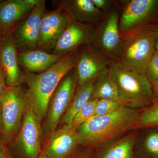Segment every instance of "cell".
<instances>
[{
	"label": "cell",
	"instance_id": "6da1fadb",
	"mask_svg": "<svg viewBox=\"0 0 158 158\" xmlns=\"http://www.w3.org/2000/svg\"><path fill=\"white\" fill-rule=\"evenodd\" d=\"M140 111L123 106L112 114L93 116L77 130L79 147L94 151L135 129Z\"/></svg>",
	"mask_w": 158,
	"mask_h": 158
},
{
	"label": "cell",
	"instance_id": "7a4b0ae2",
	"mask_svg": "<svg viewBox=\"0 0 158 158\" xmlns=\"http://www.w3.org/2000/svg\"><path fill=\"white\" fill-rule=\"evenodd\" d=\"M77 50L65 55L55 65L41 73L23 71L25 83L28 86L26 94L29 104L41 123L47 116L50 99L55 89L65 75L76 65Z\"/></svg>",
	"mask_w": 158,
	"mask_h": 158
},
{
	"label": "cell",
	"instance_id": "3957f363",
	"mask_svg": "<svg viewBox=\"0 0 158 158\" xmlns=\"http://www.w3.org/2000/svg\"><path fill=\"white\" fill-rule=\"evenodd\" d=\"M109 74L116 83L123 104L135 110H141L154 102L152 84L146 75L138 73L113 62Z\"/></svg>",
	"mask_w": 158,
	"mask_h": 158
},
{
	"label": "cell",
	"instance_id": "277c9868",
	"mask_svg": "<svg viewBox=\"0 0 158 158\" xmlns=\"http://www.w3.org/2000/svg\"><path fill=\"white\" fill-rule=\"evenodd\" d=\"M119 2L118 28L123 38L158 26V0H125Z\"/></svg>",
	"mask_w": 158,
	"mask_h": 158
},
{
	"label": "cell",
	"instance_id": "5b68a950",
	"mask_svg": "<svg viewBox=\"0 0 158 158\" xmlns=\"http://www.w3.org/2000/svg\"><path fill=\"white\" fill-rule=\"evenodd\" d=\"M123 38L121 52L114 62L146 75L148 66L156 50L153 29Z\"/></svg>",
	"mask_w": 158,
	"mask_h": 158
},
{
	"label": "cell",
	"instance_id": "8992f818",
	"mask_svg": "<svg viewBox=\"0 0 158 158\" xmlns=\"http://www.w3.org/2000/svg\"><path fill=\"white\" fill-rule=\"evenodd\" d=\"M77 86L78 77L75 67L60 81L51 96L47 114L42 126V138H48L56 131L70 106Z\"/></svg>",
	"mask_w": 158,
	"mask_h": 158
},
{
	"label": "cell",
	"instance_id": "52a82bcc",
	"mask_svg": "<svg viewBox=\"0 0 158 158\" xmlns=\"http://www.w3.org/2000/svg\"><path fill=\"white\" fill-rule=\"evenodd\" d=\"M29 105L26 90L21 86H7L0 98L3 120V133L0 135L9 144L16 138Z\"/></svg>",
	"mask_w": 158,
	"mask_h": 158
},
{
	"label": "cell",
	"instance_id": "ba28073f",
	"mask_svg": "<svg viewBox=\"0 0 158 158\" xmlns=\"http://www.w3.org/2000/svg\"><path fill=\"white\" fill-rule=\"evenodd\" d=\"M41 125L29 104L16 138L9 144L16 158H39L42 151Z\"/></svg>",
	"mask_w": 158,
	"mask_h": 158
},
{
	"label": "cell",
	"instance_id": "9c48e42d",
	"mask_svg": "<svg viewBox=\"0 0 158 158\" xmlns=\"http://www.w3.org/2000/svg\"><path fill=\"white\" fill-rule=\"evenodd\" d=\"M117 6L99 24L95 40L91 44L112 62L118 58L123 43L118 28L119 8Z\"/></svg>",
	"mask_w": 158,
	"mask_h": 158
},
{
	"label": "cell",
	"instance_id": "30bf717a",
	"mask_svg": "<svg viewBox=\"0 0 158 158\" xmlns=\"http://www.w3.org/2000/svg\"><path fill=\"white\" fill-rule=\"evenodd\" d=\"M67 24L52 53L65 56L82 46L91 44L95 40L98 26L85 24L76 20L66 10Z\"/></svg>",
	"mask_w": 158,
	"mask_h": 158
},
{
	"label": "cell",
	"instance_id": "8fae6325",
	"mask_svg": "<svg viewBox=\"0 0 158 158\" xmlns=\"http://www.w3.org/2000/svg\"><path fill=\"white\" fill-rule=\"evenodd\" d=\"M46 10V1L39 0L29 14L13 29L12 35L18 52L38 49L40 26Z\"/></svg>",
	"mask_w": 158,
	"mask_h": 158
},
{
	"label": "cell",
	"instance_id": "7c38bea8",
	"mask_svg": "<svg viewBox=\"0 0 158 158\" xmlns=\"http://www.w3.org/2000/svg\"><path fill=\"white\" fill-rule=\"evenodd\" d=\"M75 69L78 77L77 88L94 81L100 74L108 70L112 62L92 44L82 46L77 50Z\"/></svg>",
	"mask_w": 158,
	"mask_h": 158
},
{
	"label": "cell",
	"instance_id": "4fadbf2b",
	"mask_svg": "<svg viewBox=\"0 0 158 158\" xmlns=\"http://www.w3.org/2000/svg\"><path fill=\"white\" fill-rule=\"evenodd\" d=\"M67 17L65 11L57 8L44 11L40 26L38 49L52 53L65 31Z\"/></svg>",
	"mask_w": 158,
	"mask_h": 158
},
{
	"label": "cell",
	"instance_id": "5bb4252c",
	"mask_svg": "<svg viewBox=\"0 0 158 158\" xmlns=\"http://www.w3.org/2000/svg\"><path fill=\"white\" fill-rule=\"evenodd\" d=\"M18 51L12 31L4 32L0 47V70L5 76L7 86L16 87L25 83L23 72L18 61Z\"/></svg>",
	"mask_w": 158,
	"mask_h": 158
},
{
	"label": "cell",
	"instance_id": "9a60e30c",
	"mask_svg": "<svg viewBox=\"0 0 158 158\" xmlns=\"http://www.w3.org/2000/svg\"><path fill=\"white\" fill-rule=\"evenodd\" d=\"M42 153L48 158H65L79 147L77 130L70 125H64L56 130L48 138Z\"/></svg>",
	"mask_w": 158,
	"mask_h": 158
},
{
	"label": "cell",
	"instance_id": "2e32d148",
	"mask_svg": "<svg viewBox=\"0 0 158 158\" xmlns=\"http://www.w3.org/2000/svg\"><path fill=\"white\" fill-rule=\"evenodd\" d=\"M39 0H7L0 2V25L4 32L13 29L31 11Z\"/></svg>",
	"mask_w": 158,
	"mask_h": 158
},
{
	"label": "cell",
	"instance_id": "e0dca14e",
	"mask_svg": "<svg viewBox=\"0 0 158 158\" xmlns=\"http://www.w3.org/2000/svg\"><path fill=\"white\" fill-rule=\"evenodd\" d=\"M54 6L68 11L76 20L85 24L98 26L105 15L91 0L54 1Z\"/></svg>",
	"mask_w": 158,
	"mask_h": 158
},
{
	"label": "cell",
	"instance_id": "ac0fdd59",
	"mask_svg": "<svg viewBox=\"0 0 158 158\" xmlns=\"http://www.w3.org/2000/svg\"><path fill=\"white\" fill-rule=\"evenodd\" d=\"M64 56L39 49L18 52L17 53L18 61L21 68L31 73L37 74L48 70Z\"/></svg>",
	"mask_w": 158,
	"mask_h": 158
},
{
	"label": "cell",
	"instance_id": "d6986e66",
	"mask_svg": "<svg viewBox=\"0 0 158 158\" xmlns=\"http://www.w3.org/2000/svg\"><path fill=\"white\" fill-rule=\"evenodd\" d=\"M137 133L129 134L108 142L95 150L93 158H137L135 147Z\"/></svg>",
	"mask_w": 158,
	"mask_h": 158
},
{
	"label": "cell",
	"instance_id": "ffe728a7",
	"mask_svg": "<svg viewBox=\"0 0 158 158\" xmlns=\"http://www.w3.org/2000/svg\"><path fill=\"white\" fill-rule=\"evenodd\" d=\"M108 70L100 74L94 80L91 99L114 100L123 104L117 85L111 78Z\"/></svg>",
	"mask_w": 158,
	"mask_h": 158
},
{
	"label": "cell",
	"instance_id": "44dd1931",
	"mask_svg": "<svg viewBox=\"0 0 158 158\" xmlns=\"http://www.w3.org/2000/svg\"><path fill=\"white\" fill-rule=\"evenodd\" d=\"M90 82L81 88H77L76 93L70 106L59 122L64 125L71 124L74 117L85 104L91 99L94 82Z\"/></svg>",
	"mask_w": 158,
	"mask_h": 158
},
{
	"label": "cell",
	"instance_id": "7402d4cb",
	"mask_svg": "<svg viewBox=\"0 0 158 158\" xmlns=\"http://www.w3.org/2000/svg\"><path fill=\"white\" fill-rule=\"evenodd\" d=\"M135 152L137 158H158V131L148 133L141 147Z\"/></svg>",
	"mask_w": 158,
	"mask_h": 158
},
{
	"label": "cell",
	"instance_id": "603a6c76",
	"mask_svg": "<svg viewBox=\"0 0 158 158\" xmlns=\"http://www.w3.org/2000/svg\"><path fill=\"white\" fill-rule=\"evenodd\" d=\"M154 127H158V102L140 110L135 129Z\"/></svg>",
	"mask_w": 158,
	"mask_h": 158
},
{
	"label": "cell",
	"instance_id": "cb8c5ba5",
	"mask_svg": "<svg viewBox=\"0 0 158 158\" xmlns=\"http://www.w3.org/2000/svg\"><path fill=\"white\" fill-rule=\"evenodd\" d=\"M98 101L97 99H91L85 104L76 115L71 123L69 124L73 128L77 130L82 125L94 116L95 107Z\"/></svg>",
	"mask_w": 158,
	"mask_h": 158
},
{
	"label": "cell",
	"instance_id": "d4e9b609",
	"mask_svg": "<svg viewBox=\"0 0 158 158\" xmlns=\"http://www.w3.org/2000/svg\"><path fill=\"white\" fill-rule=\"evenodd\" d=\"M120 102L111 99H99L97 102L94 116H104L116 112L123 106Z\"/></svg>",
	"mask_w": 158,
	"mask_h": 158
},
{
	"label": "cell",
	"instance_id": "484cf974",
	"mask_svg": "<svg viewBox=\"0 0 158 158\" xmlns=\"http://www.w3.org/2000/svg\"><path fill=\"white\" fill-rule=\"evenodd\" d=\"M146 75L151 83L158 79V51L156 50L149 62Z\"/></svg>",
	"mask_w": 158,
	"mask_h": 158
},
{
	"label": "cell",
	"instance_id": "4316f807",
	"mask_svg": "<svg viewBox=\"0 0 158 158\" xmlns=\"http://www.w3.org/2000/svg\"><path fill=\"white\" fill-rule=\"evenodd\" d=\"M95 7L104 15L110 13L117 6L118 2L111 0H91Z\"/></svg>",
	"mask_w": 158,
	"mask_h": 158
},
{
	"label": "cell",
	"instance_id": "83f0119b",
	"mask_svg": "<svg viewBox=\"0 0 158 158\" xmlns=\"http://www.w3.org/2000/svg\"><path fill=\"white\" fill-rule=\"evenodd\" d=\"M0 158H16L9 143L0 135Z\"/></svg>",
	"mask_w": 158,
	"mask_h": 158
},
{
	"label": "cell",
	"instance_id": "f1b7e54d",
	"mask_svg": "<svg viewBox=\"0 0 158 158\" xmlns=\"http://www.w3.org/2000/svg\"><path fill=\"white\" fill-rule=\"evenodd\" d=\"M94 152L91 150L78 147L74 152L65 158H93Z\"/></svg>",
	"mask_w": 158,
	"mask_h": 158
},
{
	"label": "cell",
	"instance_id": "f546056e",
	"mask_svg": "<svg viewBox=\"0 0 158 158\" xmlns=\"http://www.w3.org/2000/svg\"><path fill=\"white\" fill-rule=\"evenodd\" d=\"M7 85H6L5 76L2 72L0 70V98L4 93L6 90Z\"/></svg>",
	"mask_w": 158,
	"mask_h": 158
},
{
	"label": "cell",
	"instance_id": "4dcf8cb0",
	"mask_svg": "<svg viewBox=\"0 0 158 158\" xmlns=\"http://www.w3.org/2000/svg\"><path fill=\"white\" fill-rule=\"evenodd\" d=\"M152 84L153 91L154 97V102H158V79Z\"/></svg>",
	"mask_w": 158,
	"mask_h": 158
},
{
	"label": "cell",
	"instance_id": "1f68e13d",
	"mask_svg": "<svg viewBox=\"0 0 158 158\" xmlns=\"http://www.w3.org/2000/svg\"><path fill=\"white\" fill-rule=\"evenodd\" d=\"M156 50L158 51V26L153 29Z\"/></svg>",
	"mask_w": 158,
	"mask_h": 158
},
{
	"label": "cell",
	"instance_id": "d6a6232c",
	"mask_svg": "<svg viewBox=\"0 0 158 158\" xmlns=\"http://www.w3.org/2000/svg\"><path fill=\"white\" fill-rule=\"evenodd\" d=\"M3 131V120L2 112V108L0 105V135L2 134Z\"/></svg>",
	"mask_w": 158,
	"mask_h": 158
},
{
	"label": "cell",
	"instance_id": "836d02e7",
	"mask_svg": "<svg viewBox=\"0 0 158 158\" xmlns=\"http://www.w3.org/2000/svg\"><path fill=\"white\" fill-rule=\"evenodd\" d=\"M3 36H4V31L1 25H0V47L2 42Z\"/></svg>",
	"mask_w": 158,
	"mask_h": 158
},
{
	"label": "cell",
	"instance_id": "e575fe53",
	"mask_svg": "<svg viewBox=\"0 0 158 158\" xmlns=\"http://www.w3.org/2000/svg\"><path fill=\"white\" fill-rule=\"evenodd\" d=\"M39 158H48L47 157H46L42 153H41V155H40V157Z\"/></svg>",
	"mask_w": 158,
	"mask_h": 158
},
{
	"label": "cell",
	"instance_id": "d590c367",
	"mask_svg": "<svg viewBox=\"0 0 158 158\" xmlns=\"http://www.w3.org/2000/svg\"><path fill=\"white\" fill-rule=\"evenodd\" d=\"M2 1H1V0H0V2H2Z\"/></svg>",
	"mask_w": 158,
	"mask_h": 158
}]
</instances>
